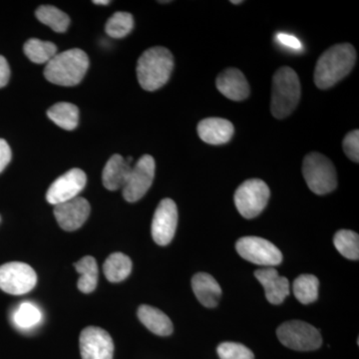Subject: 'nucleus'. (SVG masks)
Segmentation results:
<instances>
[{"instance_id":"1","label":"nucleus","mask_w":359,"mask_h":359,"mask_svg":"<svg viewBox=\"0 0 359 359\" xmlns=\"http://www.w3.org/2000/svg\"><path fill=\"white\" fill-rule=\"evenodd\" d=\"M356 52L349 43L330 47L318 59L314 69V83L320 89H328L344 79L353 70Z\"/></svg>"},{"instance_id":"2","label":"nucleus","mask_w":359,"mask_h":359,"mask_svg":"<svg viewBox=\"0 0 359 359\" xmlns=\"http://www.w3.org/2000/svg\"><path fill=\"white\" fill-rule=\"evenodd\" d=\"M173 68L174 58L171 52L165 47H152L139 58L137 78L142 88L155 91L167 83Z\"/></svg>"},{"instance_id":"3","label":"nucleus","mask_w":359,"mask_h":359,"mask_svg":"<svg viewBox=\"0 0 359 359\" xmlns=\"http://www.w3.org/2000/svg\"><path fill=\"white\" fill-rule=\"evenodd\" d=\"M89 67V58L81 49H69L56 54L45 66L44 76L51 83L75 86L83 79Z\"/></svg>"},{"instance_id":"4","label":"nucleus","mask_w":359,"mask_h":359,"mask_svg":"<svg viewBox=\"0 0 359 359\" xmlns=\"http://www.w3.org/2000/svg\"><path fill=\"white\" fill-rule=\"evenodd\" d=\"M301 98V83L292 68L283 66L273 78L271 110L276 119H283L294 112Z\"/></svg>"},{"instance_id":"5","label":"nucleus","mask_w":359,"mask_h":359,"mask_svg":"<svg viewBox=\"0 0 359 359\" xmlns=\"http://www.w3.org/2000/svg\"><path fill=\"white\" fill-rule=\"evenodd\" d=\"M302 174L306 185L316 195H325L337 188V175L334 165L320 153H309L304 157Z\"/></svg>"},{"instance_id":"6","label":"nucleus","mask_w":359,"mask_h":359,"mask_svg":"<svg viewBox=\"0 0 359 359\" xmlns=\"http://www.w3.org/2000/svg\"><path fill=\"white\" fill-rule=\"evenodd\" d=\"M276 334L283 346L294 351H316L323 344L320 330L304 321H287L280 325Z\"/></svg>"},{"instance_id":"7","label":"nucleus","mask_w":359,"mask_h":359,"mask_svg":"<svg viewBox=\"0 0 359 359\" xmlns=\"http://www.w3.org/2000/svg\"><path fill=\"white\" fill-rule=\"evenodd\" d=\"M269 196V186L263 180H247L236 191V207L244 218L254 219L264 211Z\"/></svg>"},{"instance_id":"8","label":"nucleus","mask_w":359,"mask_h":359,"mask_svg":"<svg viewBox=\"0 0 359 359\" xmlns=\"http://www.w3.org/2000/svg\"><path fill=\"white\" fill-rule=\"evenodd\" d=\"M36 283V273L29 264L11 262L0 266V290L6 294H27L34 289Z\"/></svg>"},{"instance_id":"9","label":"nucleus","mask_w":359,"mask_h":359,"mask_svg":"<svg viewBox=\"0 0 359 359\" xmlns=\"http://www.w3.org/2000/svg\"><path fill=\"white\" fill-rule=\"evenodd\" d=\"M236 249L243 259L259 266L273 268L283 262V254L275 245L259 237H244L236 244Z\"/></svg>"},{"instance_id":"10","label":"nucleus","mask_w":359,"mask_h":359,"mask_svg":"<svg viewBox=\"0 0 359 359\" xmlns=\"http://www.w3.org/2000/svg\"><path fill=\"white\" fill-rule=\"evenodd\" d=\"M156 164L150 155L142 156L132 167L131 172L123 190V197L129 203L142 199L152 186L155 178Z\"/></svg>"},{"instance_id":"11","label":"nucleus","mask_w":359,"mask_h":359,"mask_svg":"<svg viewBox=\"0 0 359 359\" xmlns=\"http://www.w3.org/2000/svg\"><path fill=\"white\" fill-rule=\"evenodd\" d=\"M86 183V174L82 170H70L56 179L49 187L46 193L47 202L56 205L74 199L83 191Z\"/></svg>"},{"instance_id":"12","label":"nucleus","mask_w":359,"mask_h":359,"mask_svg":"<svg viewBox=\"0 0 359 359\" xmlns=\"http://www.w3.org/2000/svg\"><path fill=\"white\" fill-rule=\"evenodd\" d=\"M82 359H113L114 342L106 330L97 327L84 328L80 334Z\"/></svg>"},{"instance_id":"13","label":"nucleus","mask_w":359,"mask_h":359,"mask_svg":"<svg viewBox=\"0 0 359 359\" xmlns=\"http://www.w3.org/2000/svg\"><path fill=\"white\" fill-rule=\"evenodd\" d=\"M178 224V209L171 199L161 201L153 217L152 238L156 244L167 245L172 242Z\"/></svg>"},{"instance_id":"14","label":"nucleus","mask_w":359,"mask_h":359,"mask_svg":"<svg viewBox=\"0 0 359 359\" xmlns=\"http://www.w3.org/2000/svg\"><path fill=\"white\" fill-rule=\"evenodd\" d=\"M91 207L88 201L82 197L67 201L54 207V216L61 229L73 231L83 226L88 219Z\"/></svg>"},{"instance_id":"15","label":"nucleus","mask_w":359,"mask_h":359,"mask_svg":"<svg viewBox=\"0 0 359 359\" xmlns=\"http://www.w3.org/2000/svg\"><path fill=\"white\" fill-rule=\"evenodd\" d=\"M255 276L262 283L268 302L280 304L290 294V282L285 276L278 275L275 268L257 269Z\"/></svg>"},{"instance_id":"16","label":"nucleus","mask_w":359,"mask_h":359,"mask_svg":"<svg viewBox=\"0 0 359 359\" xmlns=\"http://www.w3.org/2000/svg\"><path fill=\"white\" fill-rule=\"evenodd\" d=\"M217 88L233 101H243L250 95V85L245 75L237 68H228L217 78Z\"/></svg>"},{"instance_id":"17","label":"nucleus","mask_w":359,"mask_h":359,"mask_svg":"<svg viewBox=\"0 0 359 359\" xmlns=\"http://www.w3.org/2000/svg\"><path fill=\"white\" fill-rule=\"evenodd\" d=\"M233 125L223 118H207L198 124V134L205 143L222 145L228 143L233 137Z\"/></svg>"},{"instance_id":"18","label":"nucleus","mask_w":359,"mask_h":359,"mask_svg":"<svg viewBox=\"0 0 359 359\" xmlns=\"http://www.w3.org/2000/svg\"><path fill=\"white\" fill-rule=\"evenodd\" d=\"M192 287L198 301L205 308L212 309L218 306L222 289L214 276L205 273H197L193 276Z\"/></svg>"},{"instance_id":"19","label":"nucleus","mask_w":359,"mask_h":359,"mask_svg":"<svg viewBox=\"0 0 359 359\" xmlns=\"http://www.w3.org/2000/svg\"><path fill=\"white\" fill-rule=\"evenodd\" d=\"M131 169V164H129L121 155H113L104 167V187L109 191H117L124 188Z\"/></svg>"},{"instance_id":"20","label":"nucleus","mask_w":359,"mask_h":359,"mask_svg":"<svg viewBox=\"0 0 359 359\" xmlns=\"http://www.w3.org/2000/svg\"><path fill=\"white\" fill-rule=\"evenodd\" d=\"M138 318L153 334L168 337L173 332V323L169 316L157 308L143 304L138 309Z\"/></svg>"},{"instance_id":"21","label":"nucleus","mask_w":359,"mask_h":359,"mask_svg":"<svg viewBox=\"0 0 359 359\" xmlns=\"http://www.w3.org/2000/svg\"><path fill=\"white\" fill-rule=\"evenodd\" d=\"M132 271L131 259L123 252H113L103 264V273L111 283L126 280Z\"/></svg>"},{"instance_id":"22","label":"nucleus","mask_w":359,"mask_h":359,"mask_svg":"<svg viewBox=\"0 0 359 359\" xmlns=\"http://www.w3.org/2000/svg\"><path fill=\"white\" fill-rule=\"evenodd\" d=\"M47 116L51 121L61 128L72 131L79 122V110L74 104L59 102L47 111Z\"/></svg>"},{"instance_id":"23","label":"nucleus","mask_w":359,"mask_h":359,"mask_svg":"<svg viewBox=\"0 0 359 359\" xmlns=\"http://www.w3.org/2000/svg\"><path fill=\"white\" fill-rule=\"evenodd\" d=\"M76 271L80 275L77 287L83 294H90L96 290L98 283V266L93 257H84L74 264Z\"/></svg>"},{"instance_id":"24","label":"nucleus","mask_w":359,"mask_h":359,"mask_svg":"<svg viewBox=\"0 0 359 359\" xmlns=\"http://www.w3.org/2000/svg\"><path fill=\"white\" fill-rule=\"evenodd\" d=\"M25 55L37 65L48 63L57 52V47L52 42L43 41L37 39H32L25 42Z\"/></svg>"},{"instance_id":"25","label":"nucleus","mask_w":359,"mask_h":359,"mask_svg":"<svg viewBox=\"0 0 359 359\" xmlns=\"http://www.w3.org/2000/svg\"><path fill=\"white\" fill-rule=\"evenodd\" d=\"M35 15L40 22L49 26L55 32H65L70 25L69 16L55 6H40L37 8Z\"/></svg>"},{"instance_id":"26","label":"nucleus","mask_w":359,"mask_h":359,"mask_svg":"<svg viewBox=\"0 0 359 359\" xmlns=\"http://www.w3.org/2000/svg\"><path fill=\"white\" fill-rule=\"evenodd\" d=\"M320 282L316 276L302 275L294 282L292 290L297 301L304 304H311L318 299Z\"/></svg>"},{"instance_id":"27","label":"nucleus","mask_w":359,"mask_h":359,"mask_svg":"<svg viewBox=\"0 0 359 359\" xmlns=\"http://www.w3.org/2000/svg\"><path fill=\"white\" fill-rule=\"evenodd\" d=\"M335 248L340 254L348 259L358 261L359 259V237L355 231L340 230L334 238Z\"/></svg>"},{"instance_id":"28","label":"nucleus","mask_w":359,"mask_h":359,"mask_svg":"<svg viewBox=\"0 0 359 359\" xmlns=\"http://www.w3.org/2000/svg\"><path fill=\"white\" fill-rule=\"evenodd\" d=\"M134 18L132 14L118 11L113 14L105 25V32L113 39H123L132 32Z\"/></svg>"},{"instance_id":"29","label":"nucleus","mask_w":359,"mask_h":359,"mask_svg":"<svg viewBox=\"0 0 359 359\" xmlns=\"http://www.w3.org/2000/svg\"><path fill=\"white\" fill-rule=\"evenodd\" d=\"M14 321L21 328L34 327L41 320V313L32 302H23L14 313Z\"/></svg>"},{"instance_id":"30","label":"nucleus","mask_w":359,"mask_h":359,"mask_svg":"<svg viewBox=\"0 0 359 359\" xmlns=\"http://www.w3.org/2000/svg\"><path fill=\"white\" fill-rule=\"evenodd\" d=\"M219 359H255L254 353L244 344L223 342L218 346Z\"/></svg>"},{"instance_id":"31","label":"nucleus","mask_w":359,"mask_h":359,"mask_svg":"<svg viewBox=\"0 0 359 359\" xmlns=\"http://www.w3.org/2000/svg\"><path fill=\"white\" fill-rule=\"evenodd\" d=\"M344 153L353 162H359V131L353 130L344 137L342 142Z\"/></svg>"},{"instance_id":"32","label":"nucleus","mask_w":359,"mask_h":359,"mask_svg":"<svg viewBox=\"0 0 359 359\" xmlns=\"http://www.w3.org/2000/svg\"><path fill=\"white\" fill-rule=\"evenodd\" d=\"M11 160V150L4 139H0V173L6 169Z\"/></svg>"},{"instance_id":"33","label":"nucleus","mask_w":359,"mask_h":359,"mask_svg":"<svg viewBox=\"0 0 359 359\" xmlns=\"http://www.w3.org/2000/svg\"><path fill=\"white\" fill-rule=\"evenodd\" d=\"M276 40L280 44L289 47L290 49H301L302 43L294 35L285 34V33H278L276 34Z\"/></svg>"},{"instance_id":"34","label":"nucleus","mask_w":359,"mask_h":359,"mask_svg":"<svg viewBox=\"0 0 359 359\" xmlns=\"http://www.w3.org/2000/svg\"><path fill=\"white\" fill-rule=\"evenodd\" d=\"M11 77V68L4 56L0 55V88L6 86Z\"/></svg>"},{"instance_id":"35","label":"nucleus","mask_w":359,"mask_h":359,"mask_svg":"<svg viewBox=\"0 0 359 359\" xmlns=\"http://www.w3.org/2000/svg\"><path fill=\"white\" fill-rule=\"evenodd\" d=\"M94 4H99V6H108L110 4L109 0H95L93 1Z\"/></svg>"},{"instance_id":"36","label":"nucleus","mask_w":359,"mask_h":359,"mask_svg":"<svg viewBox=\"0 0 359 359\" xmlns=\"http://www.w3.org/2000/svg\"><path fill=\"white\" fill-rule=\"evenodd\" d=\"M231 4H243V1L242 0H240V1H231Z\"/></svg>"},{"instance_id":"37","label":"nucleus","mask_w":359,"mask_h":359,"mask_svg":"<svg viewBox=\"0 0 359 359\" xmlns=\"http://www.w3.org/2000/svg\"><path fill=\"white\" fill-rule=\"evenodd\" d=\"M0 219H1V218H0Z\"/></svg>"}]
</instances>
